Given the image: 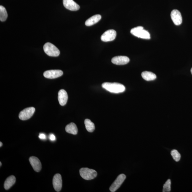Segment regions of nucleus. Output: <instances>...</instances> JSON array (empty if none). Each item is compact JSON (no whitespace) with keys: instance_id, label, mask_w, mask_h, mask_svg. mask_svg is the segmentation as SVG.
Returning a JSON list of instances; mask_svg holds the SVG:
<instances>
[{"instance_id":"393cba45","label":"nucleus","mask_w":192,"mask_h":192,"mask_svg":"<svg viewBox=\"0 0 192 192\" xmlns=\"http://www.w3.org/2000/svg\"><path fill=\"white\" fill-rule=\"evenodd\" d=\"M2 145H3V144L2 142H0V147H1L2 146Z\"/></svg>"},{"instance_id":"20e7f679","label":"nucleus","mask_w":192,"mask_h":192,"mask_svg":"<svg viewBox=\"0 0 192 192\" xmlns=\"http://www.w3.org/2000/svg\"><path fill=\"white\" fill-rule=\"evenodd\" d=\"M79 173L81 177L86 180L94 179L97 175V173L95 170L87 168H82L80 170Z\"/></svg>"},{"instance_id":"f8f14e48","label":"nucleus","mask_w":192,"mask_h":192,"mask_svg":"<svg viewBox=\"0 0 192 192\" xmlns=\"http://www.w3.org/2000/svg\"><path fill=\"white\" fill-rule=\"evenodd\" d=\"M64 6L66 9L71 11H77L80 8L79 5L73 0H63Z\"/></svg>"},{"instance_id":"9d476101","label":"nucleus","mask_w":192,"mask_h":192,"mask_svg":"<svg viewBox=\"0 0 192 192\" xmlns=\"http://www.w3.org/2000/svg\"><path fill=\"white\" fill-rule=\"evenodd\" d=\"M62 179L59 174L55 175L53 179V185L55 190L57 192H60L62 188Z\"/></svg>"},{"instance_id":"2eb2a0df","label":"nucleus","mask_w":192,"mask_h":192,"mask_svg":"<svg viewBox=\"0 0 192 192\" xmlns=\"http://www.w3.org/2000/svg\"><path fill=\"white\" fill-rule=\"evenodd\" d=\"M101 16L100 15L97 14L93 16L85 21V25L88 26H92L98 23L101 20Z\"/></svg>"},{"instance_id":"4be33fe9","label":"nucleus","mask_w":192,"mask_h":192,"mask_svg":"<svg viewBox=\"0 0 192 192\" xmlns=\"http://www.w3.org/2000/svg\"><path fill=\"white\" fill-rule=\"evenodd\" d=\"M171 180L168 179L163 185V192H169L171 191Z\"/></svg>"},{"instance_id":"bb28decb","label":"nucleus","mask_w":192,"mask_h":192,"mask_svg":"<svg viewBox=\"0 0 192 192\" xmlns=\"http://www.w3.org/2000/svg\"><path fill=\"white\" fill-rule=\"evenodd\" d=\"M0 164H1V165H0V166H1V167L2 165L1 162H0Z\"/></svg>"},{"instance_id":"a878e982","label":"nucleus","mask_w":192,"mask_h":192,"mask_svg":"<svg viewBox=\"0 0 192 192\" xmlns=\"http://www.w3.org/2000/svg\"><path fill=\"white\" fill-rule=\"evenodd\" d=\"M191 73L192 75V68H191Z\"/></svg>"},{"instance_id":"4468645a","label":"nucleus","mask_w":192,"mask_h":192,"mask_svg":"<svg viewBox=\"0 0 192 192\" xmlns=\"http://www.w3.org/2000/svg\"><path fill=\"white\" fill-rule=\"evenodd\" d=\"M67 93L65 90L61 89L58 93V100L61 106L65 105L68 100Z\"/></svg>"},{"instance_id":"7ed1b4c3","label":"nucleus","mask_w":192,"mask_h":192,"mask_svg":"<svg viewBox=\"0 0 192 192\" xmlns=\"http://www.w3.org/2000/svg\"><path fill=\"white\" fill-rule=\"evenodd\" d=\"M44 50L45 53L50 56L57 57L60 54L58 48L50 42H47L44 45Z\"/></svg>"},{"instance_id":"a211bd4d","label":"nucleus","mask_w":192,"mask_h":192,"mask_svg":"<svg viewBox=\"0 0 192 192\" xmlns=\"http://www.w3.org/2000/svg\"><path fill=\"white\" fill-rule=\"evenodd\" d=\"M141 75L143 79L148 81H153L157 78L156 75L150 72L144 71Z\"/></svg>"},{"instance_id":"f3484780","label":"nucleus","mask_w":192,"mask_h":192,"mask_svg":"<svg viewBox=\"0 0 192 192\" xmlns=\"http://www.w3.org/2000/svg\"><path fill=\"white\" fill-rule=\"evenodd\" d=\"M16 181V178L14 176L11 175L8 177L4 183V188L5 190H8L14 185Z\"/></svg>"},{"instance_id":"6e6552de","label":"nucleus","mask_w":192,"mask_h":192,"mask_svg":"<svg viewBox=\"0 0 192 192\" xmlns=\"http://www.w3.org/2000/svg\"><path fill=\"white\" fill-rule=\"evenodd\" d=\"M170 16L173 22L176 25H179L182 23V16L178 10L177 9L173 10L171 13Z\"/></svg>"},{"instance_id":"ddd939ff","label":"nucleus","mask_w":192,"mask_h":192,"mask_svg":"<svg viewBox=\"0 0 192 192\" xmlns=\"http://www.w3.org/2000/svg\"><path fill=\"white\" fill-rule=\"evenodd\" d=\"M29 162L33 169L36 172H39L41 169V164L40 160L37 157L32 156L29 158Z\"/></svg>"},{"instance_id":"6ab92c4d","label":"nucleus","mask_w":192,"mask_h":192,"mask_svg":"<svg viewBox=\"0 0 192 192\" xmlns=\"http://www.w3.org/2000/svg\"><path fill=\"white\" fill-rule=\"evenodd\" d=\"M84 124L87 131L90 132H92L94 131L95 129V125L90 120L85 119Z\"/></svg>"},{"instance_id":"39448f33","label":"nucleus","mask_w":192,"mask_h":192,"mask_svg":"<svg viewBox=\"0 0 192 192\" xmlns=\"http://www.w3.org/2000/svg\"><path fill=\"white\" fill-rule=\"evenodd\" d=\"M35 110V108L33 107L24 109L19 113V119L22 120H26L30 119L33 115Z\"/></svg>"},{"instance_id":"412c9836","label":"nucleus","mask_w":192,"mask_h":192,"mask_svg":"<svg viewBox=\"0 0 192 192\" xmlns=\"http://www.w3.org/2000/svg\"><path fill=\"white\" fill-rule=\"evenodd\" d=\"M171 154L176 162H178L180 160L181 158V155L179 153V152L175 149L172 150L171 152Z\"/></svg>"},{"instance_id":"aec40b11","label":"nucleus","mask_w":192,"mask_h":192,"mask_svg":"<svg viewBox=\"0 0 192 192\" xmlns=\"http://www.w3.org/2000/svg\"><path fill=\"white\" fill-rule=\"evenodd\" d=\"M8 14L6 9L3 6H0V20L4 21L7 20Z\"/></svg>"},{"instance_id":"1a4fd4ad","label":"nucleus","mask_w":192,"mask_h":192,"mask_svg":"<svg viewBox=\"0 0 192 192\" xmlns=\"http://www.w3.org/2000/svg\"><path fill=\"white\" fill-rule=\"evenodd\" d=\"M63 72L60 70H50L44 72V76L45 78L49 79H55L62 75Z\"/></svg>"},{"instance_id":"b1692460","label":"nucleus","mask_w":192,"mask_h":192,"mask_svg":"<svg viewBox=\"0 0 192 192\" xmlns=\"http://www.w3.org/2000/svg\"><path fill=\"white\" fill-rule=\"evenodd\" d=\"M49 139L51 141H54L56 140V138L55 136L53 134H51L49 136Z\"/></svg>"},{"instance_id":"5701e85b","label":"nucleus","mask_w":192,"mask_h":192,"mask_svg":"<svg viewBox=\"0 0 192 192\" xmlns=\"http://www.w3.org/2000/svg\"><path fill=\"white\" fill-rule=\"evenodd\" d=\"M39 137L41 140H45L46 139V136L44 133H40Z\"/></svg>"},{"instance_id":"9b49d317","label":"nucleus","mask_w":192,"mask_h":192,"mask_svg":"<svg viewBox=\"0 0 192 192\" xmlns=\"http://www.w3.org/2000/svg\"><path fill=\"white\" fill-rule=\"evenodd\" d=\"M129 61V58L125 56H117L113 57L111 60L112 63L117 65H126Z\"/></svg>"},{"instance_id":"f257e3e1","label":"nucleus","mask_w":192,"mask_h":192,"mask_svg":"<svg viewBox=\"0 0 192 192\" xmlns=\"http://www.w3.org/2000/svg\"><path fill=\"white\" fill-rule=\"evenodd\" d=\"M102 87L103 88L112 93H122L125 90V88L123 85L117 83H104L102 84Z\"/></svg>"},{"instance_id":"f03ea898","label":"nucleus","mask_w":192,"mask_h":192,"mask_svg":"<svg viewBox=\"0 0 192 192\" xmlns=\"http://www.w3.org/2000/svg\"><path fill=\"white\" fill-rule=\"evenodd\" d=\"M131 33L139 38L145 39H149L151 38L150 34L148 31L144 30L142 26H138L132 29Z\"/></svg>"},{"instance_id":"423d86ee","label":"nucleus","mask_w":192,"mask_h":192,"mask_svg":"<svg viewBox=\"0 0 192 192\" xmlns=\"http://www.w3.org/2000/svg\"><path fill=\"white\" fill-rule=\"evenodd\" d=\"M126 178V176L124 174H120L114 181L110 188V190L112 192H115L122 185Z\"/></svg>"},{"instance_id":"0eeeda50","label":"nucleus","mask_w":192,"mask_h":192,"mask_svg":"<svg viewBox=\"0 0 192 192\" xmlns=\"http://www.w3.org/2000/svg\"><path fill=\"white\" fill-rule=\"evenodd\" d=\"M116 36V31L113 29L106 31L101 35V39L104 42H109L113 41Z\"/></svg>"},{"instance_id":"dca6fc26","label":"nucleus","mask_w":192,"mask_h":192,"mask_svg":"<svg viewBox=\"0 0 192 192\" xmlns=\"http://www.w3.org/2000/svg\"><path fill=\"white\" fill-rule=\"evenodd\" d=\"M65 130L67 132L74 135H77L78 131L76 125L73 122L67 125Z\"/></svg>"}]
</instances>
